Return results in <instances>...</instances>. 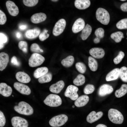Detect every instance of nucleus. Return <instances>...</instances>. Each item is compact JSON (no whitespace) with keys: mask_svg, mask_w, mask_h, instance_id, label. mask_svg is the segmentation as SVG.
Returning a JSON list of instances; mask_svg holds the SVG:
<instances>
[{"mask_svg":"<svg viewBox=\"0 0 127 127\" xmlns=\"http://www.w3.org/2000/svg\"><path fill=\"white\" fill-rule=\"evenodd\" d=\"M14 109L18 113L27 115H32L33 112L32 107L28 103L23 101L19 102L18 105L14 107Z\"/></svg>","mask_w":127,"mask_h":127,"instance_id":"nucleus-1","label":"nucleus"},{"mask_svg":"<svg viewBox=\"0 0 127 127\" xmlns=\"http://www.w3.org/2000/svg\"><path fill=\"white\" fill-rule=\"evenodd\" d=\"M108 116L110 120L115 124H121L124 120L123 115L120 111L115 109H110L108 111Z\"/></svg>","mask_w":127,"mask_h":127,"instance_id":"nucleus-2","label":"nucleus"},{"mask_svg":"<svg viewBox=\"0 0 127 127\" xmlns=\"http://www.w3.org/2000/svg\"><path fill=\"white\" fill-rule=\"evenodd\" d=\"M96 18L101 24L105 25L108 24L110 20V16L108 12L104 8H99L96 12Z\"/></svg>","mask_w":127,"mask_h":127,"instance_id":"nucleus-3","label":"nucleus"},{"mask_svg":"<svg viewBox=\"0 0 127 127\" xmlns=\"http://www.w3.org/2000/svg\"><path fill=\"white\" fill-rule=\"evenodd\" d=\"M45 104L50 107H56L60 106L62 103V100L58 95L51 94L48 95L44 100Z\"/></svg>","mask_w":127,"mask_h":127,"instance_id":"nucleus-4","label":"nucleus"},{"mask_svg":"<svg viewBox=\"0 0 127 127\" xmlns=\"http://www.w3.org/2000/svg\"><path fill=\"white\" fill-rule=\"evenodd\" d=\"M68 117L65 114H61L55 116L52 118L49 121L50 125L53 127L61 126L67 121Z\"/></svg>","mask_w":127,"mask_h":127,"instance_id":"nucleus-5","label":"nucleus"},{"mask_svg":"<svg viewBox=\"0 0 127 127\" xmlns=\"http://www.w3.org/2000/svg\"><path fill=\"white\" fill-rule=\"evenodd\" d=\"M45 60V58L40 54L34 53L32 55L29 59L28 64L31 67H37L42 64Z\"/></svg>","mask_w":127,"mask_h":127,"instance_id":"nucleus-6","label":"nucleus"},{"mask_svg":"<svg viewBox=\"0 0 127 127\" xmlns=\"http://www.w3.org/2000/svg\"><path fill=\"white\" fill-rule=\"evenodd\" d=\"M78 90V88L77 87L70 85L66 89L64 93V95L72 100H75L78 97V95L77 93Z\"/></svg>","mask_w":127,"mask_h":127,"instance_id":"nucleus-7","label":"nucleus"},{"mask_svg":"<svg viewBox=\"0 0 127 127\" xmlns=\"http://www.w3.org/2000/svg\"><path fill=\"white\" fill-rule=\"evenodd\" d=\"M66 22L63 19L58 20L56 23L53 28L52 33L55 36H57L64 31L66 27Z\"/></svg>","mask_w":127,"mask_h":127,"instance_id":"nucleus-8","label":"nucleus"},{"mask_svg":"<svg viewBox=\"0 0 127 127\" xmlns=\"http://www.w3.org/2000/svg\"><path fill=\"white\" fill-rule=\"evenodd\" d=\"M12 124L13 127H28V123L25 119L19 116H15L11 120Z\"/></svg>","mask_w":127,"mask_h":127,"instance_id":"nucleus-9","label":"nucleus"},{"mask_svg":"<svg viewBox=\"0 0 127 127\" xmlns=\"http://www.w3.org/2000/svg\"><path fill=\"white\" fill-rule=\"evenodd\" d=\"M14 88L20 93L26 95H29L31 93L29 87L24 84L18 82L15 83L13 85Z\"/></svg>","mask_w":127,"mask_h":127,"instance_id":"nucleus-10","label":"nucleus"},{"mask_svg":"<svg viewBox=\"0 0 127 127\" xmlns=\"http://www.w3.org/2000/svg\"><path fill=\"white\" fill-rule=\"evenodd\" d=\"M6 6L10 14L13 16L18 15L19 13V10L18 7L13 2L8 0L6 2Z\"/></svg>","mask_w":127,"mask_h":127,"instance_id":"nucleus-11","label":"nucleus"},{"mask_svg":"<svg viewBox=\"0 0 127 127\" xmlns=\"http://www.w3.org/2000/svg\"><path fill=\"white\" fill-rule=\"evenodd\" d=\"M112 87L108 84H105L101 86L98 91V94L101 97L104 96L111 93L113 91Z\"/></svg>","mask_w":127,"mask_h":127,"instance_id":"nucleus-12","label":"nucleus"},{"mask_svg":"<svg viewBox=\"0 0 127 127\" xmlns=\"http://www.w3.org/2000/svg\"><path fill=\"white\" fill-rule=\"evenodd\" d=\"M85 22L82 18H79L75 22L72 28V32L77 33L82 30L85 27Z\"/></svg>","mask_w":127,"mask_h":127,"instance_id":"nucleus-13","label":"nucleus"},{"mask_svg":"<svg viewBox=\"0 0 127 127\" xmlns=\"http://www.w3.org/2000/svg\"><path fill=\"white\" fill-rule=\"evenodd\" d=\"M103 114V113L101 111L96 113L95 111H92L87 116V121L88 123H92L99 119L102 117Z\"/></svg>","mask_w":127,"mask_h":127,"instance_id":"nucleus-14","label":"nucleus"},{"mask_svg":"<svg viewBox=\"0 0 127 127\" xmlns=\"http://www.w3.org/2000/svg\"><path fill=\"white\" fill-rule=\"evenodd\" d=\"M64 86V81L62 80H60L51 85L50 87L49 90L52 93L58 94L60 92Z\"/></svg>","mask_w":127,"mask_h":127,"instance_id":"nucleus-15","label":"nucleus"},{"mask_svg":"<svg viewBox=\"0 0 127 127\" xmlns=\"http://www.w3.org/2000/svg\"><path fill=\"white\" fill-rule=\"evenodd\" d=\"M90 54L93 57L97 59H101L104 56L105 52L102 48H94L91 49L89 52Z\"/></svg>","mask_w":127,"mask_h":127,"instance_id":"nucleus-16","label":"nucleus"},{"mask_svg":"<svg viewBox=\"0 0 127 127\" xmlns=\"http://www.w3.org/2000/svg\"><path fill=\"white\" fill-rule=\"evenodd\" d=\"M12 89L11 87L6 83H2L0 84V94L5 97H8L12 94Z\"/></svg>","mask_w":127,"mask_h":127,"instance_id":"nucleus-17","label":"nucleus"},{"mask_svg":"<svg viewBox=\"0 0 127 127\" xmlns=\"http://www.w3.org/2000/svg\"><path fill=\"white\" fill-rule=\"evenodd\" d=\"M47 18L46 14L42 12L35 14L31 17V22L34 24H38L45 20Z\"/></svg>","mask_w":127,"mask_h":127,"instance_id":"nucleus-18","label":"nucleus"},{"mask_svg":"<svg viewBox=\"0 0 127 127\" xmlns=\"http://www.w3.org/2000/svg\"><path fill=\"white\" fill-rule=\"evenodd\" d=\"M16 77L19 82L24 83H29L31 80L30 76L27 74L22 71L17 72L16 75Z\"/></svg>","mask_w":127,"mask_h":127,"instance_id":"nucleus-19","label":"nucleus"},{"mask_svg":"<svg viewBox=\"0 0 127 127\" xmlns=\"http://www.w3.org/2000/svg\"><path fill=\"white\" fill-rule=\"evenodd\" d=\"M120 69L116 68L109 72L107 75L106 79L107 81L116 80L120 76Z\"/></svg>","mask_w":127,"mask_h":127,"instance_id":"nucleus-20","label":"nucleus"},{"mask_svg":"<svg viewBox=\"0 0 127 127\" xmlns=\"http://www.w3.org/2000/svg\"><path fill=\"white\" fill-rule=\"evenodd\" d=\"M9 60V57L7 53L1 52L0 53V70L2 71L7 66Z\"/></svg>","mask_w":127,"mask_h":127,"instance_id":"nucleus-21","label":"nucleus"},{"mask_svg":"<svg viewBox=\"0 0 127 127\" xmlns=\"http://www.w3.org/2000/svg\"><path fill=\"white\" fill-rule=\"evenodd\" d=\"M89 100V97L87 95H83L78 97L74 102L75 105L77 107H80L85 105Z\"/></svg>","mask_w":127,"mask_h":127,"instance_id":"nucleus-22","label":"nucleus"},{"mask_svg":"<svg viewBox=\"0 0 127 127\" xmlns=\"http://www.w3.org/2000/svg\"><path fill=\"white\" fill-rule=\"evenodd\" d=\"M90 4V1L89 0H76L74 3L75 7L81 10L87 8Z\"/></svg>","mask_w":127,"mask_h":127,"instance_id":"nucleus-23","label":"nucleus"},{"mask_svg":"<svg viewBox=\"0 0 127 127\" xmlns=\"http://www.w3.org/2000/svg\"><path fill=\"white\" fill-rule=\"evenodd\" d=\"M40 30L38 28L27 30L25 32L26 37L30 39H33L37 37L39 35Z\"/></svg>","mask_w":127,"mask_h":127,"instance_id":"nucleus-24","label":"nucleus"},{"mask_svg":"<svg viewBox=\"0 0 127 127\" xmlns=\"http://www.w3.org/2000/svg\"><path fill=\"white\" fill-rule=\"evenodd\" d=\"M48 68L46 67L38 68L34 71L33 73V76L36 78H39L48 73Z\"/></svg>","mask_w":127,"mask_h":127,"instance_id":"nucleus-25","label":"nucleus"},{"mask_svg":"<svg viewBox=\"0 0 127 127\" xmlns=\"http://www.w3.org/2000/svg\"><path fill=\"white\" fill-rule=\"evenodd\" d=\"M92 30L91 26L87 24L82 30L81 37L83 40H86L90 35Z\"/></svg>","mask_w":127,"mask_h":127,"instance_id":"nucleus-26","label":"nucleus"},{"mask_svg":"<svg viewBox=\"0 0 127 127\" xmlns=\"http://www.w3.org/2000/svg\"><path fill=\"white\" fill-rule=\"evenodd\" d=\"M127 93V84H123L119 89L115 91V95L116 97L119 98L124 95Z\"/></svg>","mask_w":127,"mask_h":127,"instance_id":"nucleus-27","label":"nucleus"},{"mask_svg":"<svg viewBox=\"0 0 127 127\" xmlns=\"http://www.w3.org/2000/svg\"><path fill=\"white\" fill-rule=\"evenodd\" d=\"M74 61V57L72 56H69L63 59L61 61V64L64 67H69L71 66L73 64Z\"/></svg>","mask_w":127,"mask_h":127,"instance_id":"nucleus-28","label":"nucleus"},{"mask_svg":"<svg viewBox=\"0 0 127 127\" xmlns=\"http://www.w3.org/2000/svg\"><path fill=\"white\" fill-rule=\"evenodd\" d=\"M88 65L91 70L93 71L97 70L98 68V63L94 58L90 56L88 58Z\"/></svg>","mask_w":127,"mask_h":127,"instance_id":"nucleus-29","label":"nucleus"},{"mask_svg":"<svg viewBox=\"0 0 127 127\" xmlns=\"http://www.w3.org/2000/svg\"><path fill=\"white\" fill-rule=\"evenodd\" d=\"M111 37L116 43L120 42L122 38L124 37L123 33L120 31H118L112 33L111 35Z\"/></svg>","mask_w":127,"mask_h":127,"instance_id":"nucleus-30","label":"nucleus"},{"mask_svg":"<svg viewBox=\"0 0 127 127\" xmlns=\"http://www.w3.org/2000/svg\"><path fill=\"white\" fill-rule=\"evenodd\" d=\"M85 82V77L81 74L78 75L73 81L74 84L77 86L82 85Z\"/></svg>","mask_w":127,"mask_h":127,"instance_id":"nucleus-31","label":"nucleus"},{"mask_svg":"<svg viewBox=\"0 0 127 127\" xmlns=\"http://www.w3.org/2000/svg\"><path fill=\"white\" fill-rule=\"evenodd\" d=\"M52 79V75L50 73H48L39 78L38 81L41 83H48Z\"/></svg>","mask_w":127,"mask_h":127,"instance_id":"nucleus-32","label":"nucleus"},{"mask_svg":"<svg viewBox=\"0 0 127 127\" xmlns=\"http://www.w3.org/2000/svg\"><path fill=\"white\" fill-rule=\"evenodd\" d=\"M119 77L123 81L127 82V67L123 66L120 69Z\"/></svg>","mask_w":127,"mask_h":127,"instance_id":"nucleus-33","label":"nucleus"},{"mask_svg":"<svg viewBox=\"0 0 127 127\" xmlns=\"http://www.w3.org/2000/svg\"><path fill=\"white\" fill-rule=\"evenodd\" d=\"M116 27L119 29L127 28V18L121 20L116 24Z\"/></svg>","mask_w":127,"mask_h":127,"instance_id":"nucleus-34","label":"nucleus"},{"mask_svg":"<svg viewBox=\"0 0 127 127\" xmlns=\"http://www.w3.org/2000/svg\"><path fill=\"white\" fill-rule=\"evenodd\" d=\"M77 70L80 73L83 74L85 73L86 70V67L85 65L81 62L77 63L75 65Z\"/></svg>","mask_w":127,"mask_h":127,"instance_id":"nucleus-35","label":"nucleus"},{"mask_svg":"<svg viewBox=\"0 0 127 127\" xmlns=\"http://www.w3.org/2000/svg\"><path fill=\"white\" fill-rule=\"evenodd\" d=\"M95 87L94 86L91 84H88L85 87L83 91L86 94H88L92 93L94 91Z\"/></svg>","mask_w":127,"mask_h":127,"instance_id":"nucleus-36","label":"nucleus"},{"mask_svg":"<svg viewBox=\"0 0 127 127\" xmlns=\"http://www.w3.org/2000/svg\"><path fill=\"white\" fill-rule=\"evenodd\" d=\"M8 37L4 33H0V49H2L4 46V44L8 41Z\"/></svg>","mask_w":127,"mask_h":127,"instance_id":"nucleus-37","label":"nucleus"},{"mask_svg":"<svg viewBox=\"0 0 127 127\" xmlns=\"http://www.w3.org/2000/svg\"><path fill=\"white\" fill-rule=\"evenodd\" d=\"M19 49L23 52L27 53L28 51V44L27 42L24 41H20L18 44Z\"/></svg>","mask_w":127,"mask_h":127,"instance_id":"nucleus-38","label":"nucleus"},{"mask_svg":"<svg viewBox=\"0 0 127 127\" xmlns=\"http://www.w3.org/2000/svg\"><path fill=\"white\" fill-rule=\"evenodd\" d=\"M124 54L122 51H120L118 56L114 59V64H117L119 63L122 60L124 56Z\"/></svg>","mask_w":127,"mask_h":127,"instance_id":"nucleus-39","label":"nucleus"},{"mask_svg":"<svg viewBox=\"0 0 127 127\" xmlns=\"http://www.w3.org/2000/svg\"><path fill=\"white\" fill-rule=\"evenodd\" d=\"M30 49L31 51L33 52H43V50L40 48L38 44L36 43H33L31 45Z\"/></svg>","mask_w":127,"mask_h":127,"instance_id":"nucleus-40","label":"nucleus"},{"mask_svg":"<svg viewBox=\"0 0 127 127\" xmlns=\"http://www.w3.org/2000/svg\"><path fill=\"white\" fill-rule=\"evenodd\" d=\"M38 0H24L23 2L25 6L28 7H32L36 5L38 2Z\"/></svg>","mask_w":127,"mask_h":127,"instance_id":"nucleus-41","label":"nucleus"},{"mask_svg":"<svg viewBox=\"0 0 127 127\" xmlns=\"http://www.w3.org/2000/svg\"><path fill=\"white\" fill-rule=\"evenodd\" d=\"M104 31L102 28H99L95 31V34L96 37L101 39L103 38L104 36Z\"/></svg>","mask_w":127,"mask_h":127,"instance_id":"nucleus-42","label":"nucleus"},{"mask_svg":"<svg viewBox=\"0 0 127 127\" xmlns=\"http://www.w3.org/2000/svg\"><path fill=\"white\" fill-rule=\"evenodd\" d=\"M48 31L46 29H44L43 31L39 35V38L40 40L43 41L47 38L49 36V34L47 33Z\"/></svg>","mask_w":127,"mask_h":127,"instance_id":"nucleus-43","label":"nucleus"},{"mask_svg":"<svg viewBox=\"0 0 127 127\" xmlns=\"http://www.w3.org/2000/svg\"><path fill=\"white\" fill-rule=\"evenodd\" d=\"M7 18L5 14L2 10H0V24H4Z\"/></svg>","mask_w":127,"mask_h":127,"instance_id":"nucleus-44","label":"nucleus"},{"mask_svg":"<svg viewBox=\"0 0 127 127\" xmlns=\"http://www.w3.org/2000/svg\"><path fill=\"white\" fill-rule=\"evenodd\" d=\"M6 122V119L3 113L0 111V126L4 127L5 125Z\"/></svg>","mask_w":127,"mask_h":127,"instance_id":"nucleus-45","label":"nucleus"},{"mask_svg":"<svg viewBox=\"0 0 127 127\" xmlns=\"http://www.w3.org/2000/svg\"><path fill=\"white\" fill-rule=\"evenodd\" d=\"M11 63L15 65L18 66H20V64L18 61L16 57L15 56H13L12 58Z\"/></svg>","mask_w":127,"mask_h":127,"instance_id":"nucleus-46","label":"nucleus"},{"mask_svg":"<svg viewBox=\"0 0 127 127\" xmlns=\"http://www.w3.org/2000/svg\"><path fill=\"white\" fill-rule=\"evenodd\" d=\"M120 8L123 11L127 12V2L122 4L120 6Z\"/></svg>","mask_w":127,"mask_h":127,"instance_id":"nucleus-47","label":"nucleus"},{"mask_svg":"<svg viewBox=\"0 0 127 127\" xmlns=\"http://www.w3.org/2000/svg\"><path fill=\"white\" fill-rule=\"evenodd\" d=\"M27 27V26L25 24H21L19 26V28L20 30H25Z\"/></svg>","mask_w":127,"mask_h":127,"instance_id":"nucleus-48","label":"nucleus"},{"mask_svg":"<svg viewBox=\"0 0 127 127\" xmlns=\"http://www.w3.org/2000/svg\"><path fill=\"white\" fill-rule=\"evenodd\" d=\"M16 37L18 39L21 38L22 36V34L21 33L19 32H17L16 33Z\"/></svg>","mask_w":127,"mask_h":127,"instance_id":"nucleus-49","label":"nucleus"},{"mask_svg":"<svg viewBox=\"0 0 127 127\" xmlns=\"http://www.w3.org/2000/svg\"><path fill=\"white\" fill-rule=\"evenodd\" d=\"M100 39L99 38L96 37L94 40V42L95 43H98L100 42Z\"/></svg>","mask_w":127,"mask_h":127,"instance_id":"nucleus-50","label":"nucleus"},{"mask_svg":"<svg viewBox=\"0 0 127 127\" xmlns=\"http://www.w3.org/2000/svg\"><path fill=\"white\" fill-rule=\"evenodd\" d=\"M95 127H107L105 125L102 124H100L97 125Z\"/></svg>","mask_w":127,"mask_h":127,"instance_id":"nucleus-51","label":"nucleus"},{"mask_svg":"<svg viewBox=\"0 0 127 127\" xmlns=\"http://www.w3.org/2000/svg\"><path fill=\"white\" fill-rule=\"evenodd\" d=\"M52 1H58V0H52Z\"/></svg>","mask_w":127,"mask_h":127,"instance_id":"nucleus-52","label":"nucleus"},{"mask_svg":"<svg viewBox=\"0 0 127 127\" xmlns=\"http://www.w3.org/2000/svg\"><path fill=\"white\" fill-rule=\"evenodd\" d=\"M72 107L73 108H74L75 107V106L74 105H73L72 106Z\"/></svg>","mask_w":127,"mask_h":127,"instance_id":"nucleus-53","label":"nucleus"},{"mask_svg":"<svg viewBox=\"0 0 127 127\" xmlns=\"http://www.w3.org/2000/svg\"><path fill=\"white\" fill-rule=\"evenodd\" d=\"M120 1H126V0H121Z\"/></svg>","mask_w":127,"mask_h":127,"instance_id":"nucleus-54","label":"nucleus"},{"mask_svg":"<svg viewBox=\"0 0 127 127\" xmlns=\"http://www.w3.org/2000/svg\"></svg>","mask_w":127,"mask_h":127,"instance_id":"nucleus-55","label":"nucleus"},{"mask_svg":"<svg viewBox=\"0 0 127 127\" xmlns=\"http://www.w3.org/2000/svg\"></svg>","mask_w":127,"mask_h":127,"instance_id":"nucleus-56","label":"nucleus"}]
</instances>
